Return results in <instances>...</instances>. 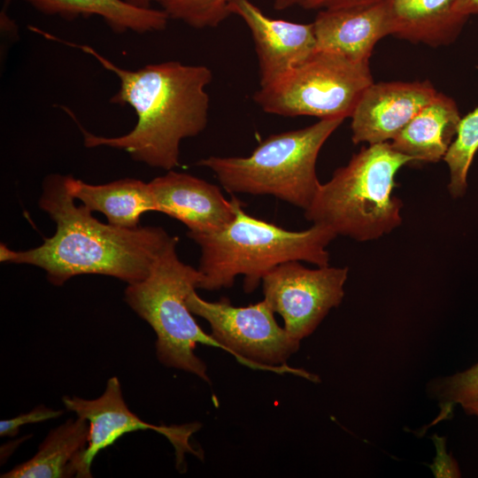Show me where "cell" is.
<instances>
[{
	"instance_id": "1",
	"label": "cell",
	"mask_w": 478,
	"mask_h": 478,
	"mask_svg": "<svg viewBox=\"0 0 478 478\" xmlns=\"http://www.w3.org/2000/svg\"><path fill=\"white\" fill-rule=\"evenodd\" d=\"M33 32L89 54L113 73L120 81V89L110 102L129 105L136 114L137 121L132 130L123 135L106 137L88 132L70 109L65 108L78 124L86 147L121 150L135 161L169 171L179 165L181 141L199 135L206 127L210 107L206 88L212 80L208 66L166 61L127 70L91 46L66 41L36 27Z\"/></svg>"
},
{
	"instance_id": "2",
	"label": "cell",
	"mask_w": 478,
	"mask_h": 478,
	"mask_svg": "<svg viewBox=\"0 0 478 478\" xmlns=\"http://www.w3.org/2000/svg\"><path fill=\"white\" fill-rule=\"evenodd\" d=\"M74 200L67 175H48L38 205L56 223L55 234L23 251L1 243L0 261L40 267L56 286L82 274L107 275L133 284L147 277L174 238L160 227L121 228L103 223Z\"/></svg>"
},
{
	"instance_id": "3",
	"label": "cell",
	"mask_w": 478,
	"mask_h": 478,
	"mask_svg": "<svg viewBox=\"0 0 478 478\" xmlns=\"http://www.w3.org/2000/svg\"><path fill=\"white\" fill-rule=\"evenodd\" d=\"M238 199L235 217L224 228L212 233L188 231L200 248L198 289L219 290L233 286L243 276L245 292L254 291L263 277L287 261H306L328 266L327 246L336 234L326 226L313 224L302 231H290L248 214Z\"/></svg>"
},
{
	"instance_id": "4",
	"label": "cell",
	"mask_w": 478,
	"mask_h": 478,
	"mask_svg": "<svg viewBox=\"0 0 478 478\" xmlns=\"http://www.w3.org/2000/svg\"><path fill=\"white\" fill-rule=\"evenodd\" d=\"M409 162L388 142L363 147L320 184L305 219L359 242L390 233L402 222L403 203L392 194L395 176Z\"/></svg>"
},
{
	"instance_id": "5",
	"label": "cell",
	"mask_w": 478,
	"mask_h": 478,
	"mask_svg": "<svg viewBox=\"0 0 478 478\" xmlns=\"http://www.w3.org/2000/svg\"><path fill=\"white\" fill-rule=\"evenodd\" d=\"M344 119H325L296 130L274 134L247 157L210 156L196 165L210 169L230 193L273 196L306 210L320 182V149Z\"/></svg>"
},
{
	"instance_id": "6",
	"label": "cell",
	"mask_w": 478,
	"mask_h": 478,
	"mask_svg": "<svg viewBox=\"0 0 478 478\" xmlns=\"http://www.w3.org/2000/svg\"><path fill=\"white\" fill-rule=\"evenodd\" d=\"M177 244L178 238L174 236L147 277L127 284L124 299L156 333V351L160 363L191 373L210 383L206 365L195 354V349L197 343L223 348L204 332L187 306L186 298L198 289L202 276L197 268L179 258Z\"/></svg>"
},
{
	"instance_id": "7",
	"label": "cell",
	"mask_w": 478,
	"mask_h": 478,
	"mask_svg": "<svg viewBox=\"0 0 478 478\" xmlns=\"http://www.w3.org/2000/svg\"><path fill=\"white\" fill-rule=\"evenodd\" d=\"M374 82L369 61L316 50L273 83L259 87L252 99L266 113L345 119Z\"/></svg>"
},
{
	"instance_id": "8",
	"label": "cell",
	"mask_w": 478,
	"mask_h": 478,
	"mask_svg": "<svg viewBox=\"0 0 478 478\" xmlns=\"http://www.w3.org/2000/svg\"><path fill=\"white\" fill-rule=\"evenodd\" d=\"M186 304L193 314L209 323L210 335L239 363L252 369L290 373L317 381L316 375L286 364L298 351L300 342L278 325L274 312L264 299L248 306L236 307L227 298L206 301L194 289L188 295Z\"/></svg>"
},
{
	"instance_id": "9",
	"label": "cell",
	"mask_w": 478,
	"mask_h": 478,
	"mask_svg": "<svg viewBox=\"0 0 478 478\" xmlns=\"http://www.w3.org/2000/svg\"><path fill=\"white\" fill-rule=\"evenodd\" d=\"M347 276V267L311 269L297 260L287 261L263 277L264 300L282 317L289 335L301 342L341 304Z\"/></svg>"
},
{
	"instance_id": "10",
	"label": "cell",
	"mask_w": 478,
	"mask_h": 478,
	"mask_svg": "<svg viewBox=\"0 0 478 478\" xmlns=\"http://www.w3.org/2000/svg\"><path fill=\"white\" fill-rule=\"evenodd\" d=\"M63 403L66 410L73 412L77 417L85 419L89 424V442L84 454V464L89 470L94 458L101 450L113 444L125 434L137 430L151 429L165 436L175 450L176 466L181 470L184 467L186 453L202 459V453L189 443L190 436L201 428V424L167 427L142 420L128 409L116 376L108 380L104 393L97 398L65 396Z\"/></svg>"
},
{
	"instance_id": "11",
	"label": "cell",
	"mask_w": 478,
	"mask_h": 478,
	"mask_svg": "<svg viewBox=\"0 0 478 478\" xmlns=\"http://www.w3.org/2000/svg\"><path fill=\"white\" fill-rule=\"evenodd\" d=\"M230 15L247 25L258 63L259 87L273 83L316 51L312 23L303 24L266 15L251 0H232Z\"/></svg>"
},
{
	"instance_id": "12",
	"label": "cell",
	"mask_w": 478,
	"mask_h": 478,
	"mask_svg": "<svg viewBox=\"0 0 478 478\" xmlns=\"http://www.w3.org/2000/svg\"><path fill=\"white\" fill-rule=\"evenodd\" d=\"M437 93L428 81L374 82L351 116L352 142L392 140Z\"/></svg>"
},
{
	"instance_id": "13",
	"label": "cell",
	"mask_w": 478,
	"mask_h": 478,
	"mask_svg": "<svg viewBox=\"0 0 478 478\" xmlns=\"http://www.w3.org/2000/svg\"><path fill=\"white\" fill-rule=\"evenodd\" d=\"M155 212L183 223L188 231L212 233L235 217L238 199L227 200L215 184L173 170L149 182Z\"/></svg>"
},
{
	"instance_id": "14",
	"label": "cell",
	"mask_w": 478,
	"mask_h": 478,
	"mask_svg": "<svg viewBox=\"0 0 478 478\" xmlns=\"http://www.w3.org/2000/svg\"><path fill=\"white\" fill-rule=\"evenodd\" d=\"M316 50L367 62L376 43L391 35L386 0L365 6L320 10L312 22Z\"/></svg>"
},
{
	"instance_id": "15",
	"label": "cell",
	"mask_w": 478,
	"mask_h": 478,
	"mask_svg": "<svg viewBox=\"0 0 478 478\" xmlns=\"http://www.w3.org/2000/svg\"><path fill=\"white\" fill-rule=\"evenodd\" d=\"M89 424L85 419H70L51 430L30 459L16 466L2 478L91 477L84 464Z\"/></svg>"
},
{
	"instance_id": "16",
	"label": "cell",
	"mask_w": 478,
	"mask_h": 478,
	"mask_svg": "<svg viewBox=\"0 0 478 478\" xmlns=\"http://www.w3.org/2000/svg\"><path fill=\"white\" fill-rule=\"evenodd\" d=\"M460 120L456 102L438 92L391 140L390 145L412 161L437 162L443 159L453 142Z\"/></svg>"
},
{
	"instance_id": "17",
	"label": "cell",
	"mask_w": 478,
	"mask_h": 478,
	"mask_svg": "<svg viewBox=\"0 0 478 478\" xmlns=\"http://www.w3.org/2000/svg\"><path fill=\"white\" fill-rule=\"evenodd\" d=\"M457 0H386L391 35L431 47L448 45L468 17L457 13Z\"/></svg>"
},
{
	"instance_id": "18",
	"label": "cell",
	"mask_w": 478,
	"mask_h": 478,
	"mask_svg": "<svg viewBox=\"0 0 478 478\" xmlns=\"http://www.w3.org/2000/svg\"><path fill=\"white\" fill-rule=\"evenodd\" d=\"M73 197L91 212L103 213L107 222L121 228L140 227L142 215L155 212L149 182L126 178L93 185L67 175Z\"/></svg>"
},
{
	"instance_id": "19",
	"label": "cell",
	"mask_w": 478,
	"mask_h": 478,
	"mask_svg": "<svg viewBox=\"0 0 478 478\" xmlns=\"http://www.w3.org/2000/svg\"><path fill=\"white\" fill-rule=\"evenodd\" d=\"M38 12L66 19L102 18L115 33L164 30L170 19L162 10L132 5L124 0H24Z\"/></svg>"
},
{
	"instance_id": "20",
	"label": "cell",
	"mask_w": 478,
	"mask_h": 478,
	"mask_svg": "<svg viewBox=\"0 0 478 478\" xmlns=\"http://www.w3.org/2000/svg\"><path fill=\"white\" fill-rule=\"evenodd\" d=\"M478 150V106L461 118L456 136L443 160L450 170L449 191L461 197L467 189V173Z\"/></svg>"
},
{
	"instance_id": "21",
	"label": "cell",
	"mask_w": 478,
	"mask_h": 478,
	"mask_svg": "<svg viewBox=\"0 0 478 478\" xmlns=\"http://www.w3.org/2000/svg\"><path fill=\"white\" fill-rule=\"evenodd\" d=\"M232 0H166L163 10L169 19L194 28L216 27L230 16Z\"/></svg>"
},
{
	"instance_id": "22",
	"label": "cell",
	"mask_w": 478,
	"mask_h": 478,
	"mask_svg": "<svg viewBox=\"0 0 478 478\" xmlns=\"http://www.w3.org/2000/svg\"><path fill=\"white\" fill-rule=\"evenodd\" d=\"M432 391L443 405L440 419H444L452 407L478 398V363L456 374L433 383Z\"/></svg>"
},
{
	"instance_id": "23",
	"label": "cell",
	"mask_w": 478,
	"mask_h": 478,
	"mask_svg": "<svg viewBox=\"0 0 478 478\" xmlns=\"http://www.w3.org/2000/svg\"><path fill=\"white\" fill-rule=\"evenodd\" d=\"M62 414L63 411L61 410L47 408L42 405H38L28 412L9 420H2L0 421V436L13 437L19 433L20 427L24 425L57 419Z\"/></svg>"
},
{
	"instance_id": "24",
	"label": "cell",
	"mask_w": 478,
	"mask_h": 478,
	"mask_svg": "<svg viewBox=\"0 0 478 478\" xmlns=\"http://www.w3.org/2000/svg\"><path fill=\"white\" fill-rule=\"evenodd\" d=\"M437 455L432 469L436 477H459L460 472L455 460L447 454L444 441L436 438Z\"/></svg>"
},
{
	"instance_id": "25",
	"label": "cell",
	"mask_w": 478,
	"mask_h": 478,
	"mask_svg": "<svg viewBox=\"0 0 478 478\" xmlns=\"http://www.w3.org/2000/svg\"><path fill=\"white\" fill-rule=\"evenodd\" d=\"M382 0H305L301 5L306 10L339 9L365 6Z\"/></svg>"
},
{
	"instance_id": "26",
	"label": "cell",
	"mask_w": 478,
	"mask_h": 478,
	"mask_svg": "<svg viewBox=\"0 0 478 478\" xmlns=\"http://www.w3.org/2000/svg\"><path fill=\"white\" fill-rule=\"evenodd\" d=\"M454 11L466 17L472 14H478V0H457L454 5Z\"/></svg>"
},
{
	"instance_id": "27",
	"label": "cell",
	"mask_w": 478,
	"mask_h": 478,
	"mask_svg": "<svg viewBox=\"0 0 478 478\" xmlns=\"http://www.w3.org/2000/svg\"><path fill=\"white\" fill-rule=\"evenodd\" d=\"M305 0H274V7L276 11H284L295 5H302Z\"/></svg>"
},
{
	"instance_id": "28",
	"label": "cell",
	"mask_w": 478,
	"mask_h": 478,
	"mask_svg": "<svg viewBox=\"0 0 478 478\" xmlns=\"http://www.w3.org/2000/svg\"><path fill=\"white\" fill-rule=\"evenodd\" d=\"M124 1L137 7L150 8L151 3L157 2L162 5L166 0H124Z\"/></svg>"
},
{
	"instance_id": "29",
	"label": "cell",
	"mask_w": 478,
	"mask_h": 478,
	"mask_svg": "<svg viewBox=\"0 0 478 478\" xmlns=\"http://www.w3.org/2000/svg\"><path fill=\"white\" fill-rule=\"evenodd\" d=\"M461 405L466 413L478 417V398Z\"/></svg>"
},
{
	"instance_id": "30",
	"label": "cell",
	"mask_w": 478,
	"mask_h": 478,
	"mask_svg": "<svg viewBox=\"0 0 478 478\" xmlns=\"http://www.w3.org/2000/svg\"><path fill=\"white\" fill-rule=\"evenodd\" d=\"M10 2H11V0H4V4L7 5V4H9Z\"/></svg>"
}]
</instances>
